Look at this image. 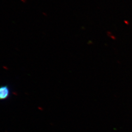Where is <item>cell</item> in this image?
<instances>
[{
    "mask_svg": "<svg viewBox=\"0 0 132 132\" xmlns=\"http://www.w3.org/2000/svg\"><path fill=\"white\" fill-rule=\"evenodd\" d=\"M10 94V88L7 86L0 87V100L7 99Z\"/></svg>",
    "mask_w": 132,
    "mask_h": 132,
    "instance_id": "cell-1",
    "label": "cell"
}]
</instances>
